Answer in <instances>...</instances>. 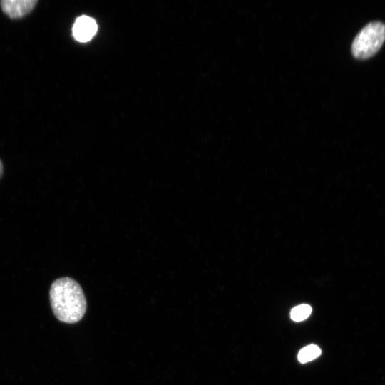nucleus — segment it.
<instances>
[{
  "instance_id": "f257e3e1",
  "label": "nucleus",
  "mask_w": 385,
  "mask_h": 385,
  "mask_svg": "<svg viewBox=\"0 0 385 385\" xmlns=\"http://www.w3.org/2000/svg\"><path fill=\"white\" fill-rule=\"evenodd\" d=\"M50 304L59 321L73 324L79 322L86 311V300L80 284L70 277L56 279L51 285Z\"/></svg>"
},
{
  "instance_id": "f03ea898",
  "label": "nucleus",
  "mask_w": 385,
  "mask_h": 385,
  "mask_svg": "<svg viewBox=\"0 0 385 385\" xmlns=\"http://www.w3.org/2000/svg\"><path fill=\"white\" fill-rule=\"evenodd\" d=\"M385 41V24L379 21L370 22L356 36L351 46L354 56L366 59L381 48Z\"/></svg>"
},
{
  "instance_id": "7ed1b4c3",
  "label": "nucleus",
  "mask_w": 385,
  "mask_h": 385,
  "mask_svg": "<svg viewBox=\"0 0 385 385\" xmlns=\"http://www.w3.org/2000/svg\"><path fill=\"white\" fill-rule=\"evenodd\" d=\"M38 3V0H1L0 7L11 19H19L29 15Z\"/></svg>"
},
{
  "instance_id": "20e7f679",
  "label": "nucleus",
  "mask_w": 385,
  "mask_h": 385,
  "mask_svg": "<svg viewBox=\"0 0 385 385\" xmlns=\"http://www.w3.org/2000/svg\"><path fill=\"white\" fill-rule=\"evenodd\" d=\"M96 31V22L88 16H81L77 18L73 27V36L81 42H86L91 39Z\"/></svg>"
},
{
  "instance_id": "39448f33",
  "label": "nucleus",
  "mask_w": 385,
  "mask_h": 385,
  "mask_svg": "<svg viewBox=\"0 0 385 385\" xmlns=\"http://www.w3.org/2000/svg\"><path fill=\"white\" fill-rule=\"evenodd\" d=\"M321 354V349L314 344H310L302 348L298 354V359L301 363L310 361Z\"/></svg>"
},
{
  "instance_id": "423d86ee",
  "label": "nucleus",
  "mask_w": 385,
  "mask_h": 385,
  "mask_svg": "<svg viewBox=\"0 0 385 385\" xmlns=\"http://www.w3.org/2000/svg\"><path fill=\"white\" fill-rule=\"evenodd\" d=\"M312 312V308L308 304H300L294 307L290 312L292 319L300 322L307 319Z\"/></svg>"
},
{
  "instance_id": "0eeeda50",
  "label": "nucleus",
  "mask_w": 385,
  "mask_h": 385,
  "mask_svg": "<svg viewBox=\"0 0 385 385\" xmlns=\"http://www.w3.org/2000/svg\"><path fill=\"white\" fill-rule=\"evenodd\" d=\"M4 173V165L1 160L0 159V179L3 175Z\"/></svg>"
}]
</instances>
